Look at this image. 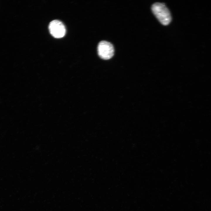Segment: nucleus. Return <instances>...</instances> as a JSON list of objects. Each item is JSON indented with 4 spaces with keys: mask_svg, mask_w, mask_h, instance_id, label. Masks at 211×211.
<instances>
[{
    "mask_svg": "<svg viewBox=\"0 0 211 211\" xmlns=\"http://www.w3.org/2000/svg\"><path fill=\"white\" fill-rule=\"evenodd\" d=\"M49 29L51 34L55 38H61L65 35V27L63 23L58 20L51 21L49 24Z\"/></svg>",
    "mask_w": 211,
    "mask_h": 211,
    "instance_id": "7ed1b4c3",
    "label": "nucleus"
},
{
    "mask_svg": "<svg viewBox=\"0 0 211 211\" xmlns=\"http://www.w3.org/2000/svg\"><path fill=\"white\" fill-rule=\"evenodd\" d=\"M151 9L153 14L162 25H167L170 23L171 20V13L164 4L154 3L152 5Z\"/></svg>",
    "mask_w": 211,
    "mask_h": 211,
    "instance_id": "f257e3e1",
    "label": "nucleus"
},
{
    "mask_svg": "<svg viewBox=\"0 0 211 211\" xmlns=\"http://www.w3.org/2000/svg\"><path fill=\"white\" fill-rule=\"evenodd\" d=\"M97 52L99 56L101 58L108 60L111 58L114 55V49L111 43L103 40L98 44Z\"/></svg>",
    "mask_w": 211,
    "mask_h": 211,
    "instance_id": "f03ea898",
    "label": "nucleus"
}]
</instances>
